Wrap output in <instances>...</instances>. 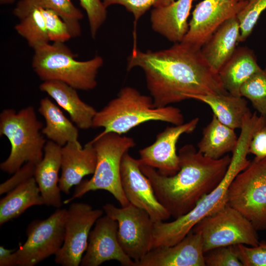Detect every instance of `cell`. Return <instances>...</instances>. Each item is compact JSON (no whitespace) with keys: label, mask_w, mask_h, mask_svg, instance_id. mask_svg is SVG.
I'll return each instance as SVG.
<instances>
[{"label":"cell","mask_w":266,"mask_h":266,"mask_svg":"<svg viewBox=\"0 0 266 266\" xmlns=\"http://www.w3.org/2000/svg\"><path fill=\"white\" fill-rule=\"evenodd\" d=\"M249 153L259 159L266 157V125L256 132L250 142Z\"/></svg>","instance_id":"38"},{"label":"cell","mask_w":266,"mask_h":266,"mask_svg":"<svg viewBox=\"0 0 266 266\" xmlns=\"http://www.w3.org/2000/svg\"><path fill=\"white\" fill-rule=\"evenodd\" d=\"M44 204L36 182L33 177L20 184L0 200V225L18 217L28 208Z\"/></svg>","instance_id":"26"},{"label":"cell","mask_w":266,"mask_h":266,"mask_svg":"<svg viewBox=\"0 0 266 266\" xmlns=\"http://www.w3.org/2000/svg\"><path fill=\"white\" fill-rule=\"evenodd\" d=\"M248 0H203L192 12L187 33L181 41L201 49L213 33L227 20L236 16Z\"/></svg>","instance_id":"13"},{"label":"cell","mask_w":266,"mask_h":266,"mask_svg":"<svg viewBox=\"0 0 266 266\" xmlns=\"http://www.w3.org/2000/svg\"><path fill=\"white\" fill-rule=\"evenodd\" d=\"M40 9L50 41L65 43L72 38L67 24L57 13L50 9Z\"/></svg>","instance_id":"32"},{"label":"cell","mask_w":266,"mask_h":266,"mask_svg":"<svg viewBox=\"0 0 266 266\" xmlns=\"http://www.w3.org/2000/svg\"><path fill=\"white\" fill-rule=\"evenodd\" d=\"M15 0H0V3L1 4H12L15 2Z\"/></svg>","instance_id":"40"},{"label":"cell","mask_w":266,"mask_h":266,"mask_svg":"<svg viewBox=\"0 0 266 266\" xmlns=\"http://www.w3.org/2000/svg\"><path fill=\"white\" fill-rule=\"evenodd\" d=\"M36 8L50 9L57 13L67 24L72 38L81 35L80 21L83 14L71 0H19L13 13L20 19Z\"/></svg>","instance_id":"28"},{"label":"cell","mask_w":266,"mask_h":266,"mask_svg":"<svg viewBox=\"0 0 266 266\" xmlns=\"http://www.w3.org/2000/svg\"><path fill=\"white\" fill-rule=\"evenodd\" d=\"M97 154L90 141L82 147L80 143L69 142L62 147L61 175L59 186L66 194L71 187L81 183L84 177L93 174L97 165Z\"/></svg>","instance_id":"18"},{"label":"cell","mask_w":266,"mask_h":266,"mask_svg":"<svg viewBox=\"0 0 266 266\" xmlns=\"http://www.w3.org/2000/svg\"><path fill=\"white\" fill-rule=\"evenodd\" d=\"M103 214L83 202L71 203L66 209L63 244L55 255V262L62 266H78L86 251L91 229Z\"/></svg>","instance_id":"12"},{"label":"cell","mask_w":266,"mask_h":266,"mask_svg":"<svg viewBox=\"0 0 266 266\" xmlns=\"http://www.w3.org/2000/svg\"><path fill=\"white\" fill-rule=\"evenodd\" d=\"M180 169L175 174H161L155 168L141 165L159 202L174 219L189 212L204 196L215 189L225 176L231 157L218 159L204 156L192 144L178 151Z\"/></svg>","instance_id":"2"},{"label":"cell","mask_w":266,"mask_h":266,"mask_svg":"<svg viewBox=\"0 0 266 266\" xmlns=\"http://www.w3.org/2000/svg\"><path fill=\"white\" fill-rule=\"evenodd\" d=\"M199 118L178 125L167 127L157 134L154 143L139 150L141 165L157 170L161 174L171 176L180 169L179 159L176 152L178 139L184 133H191L196 129Z\"/></svg>","instance_id":"15"},{"label":"cell","mask_w":266,"mask_h":266,"mask_svg":"<svg viewBox=\"0 0 266 266\" xmlns=\"http://www.w3.org/2000/svg\"><path fill=\"white\" fill-rule=\"evenodd\" d=\"M106 215L118 223V238L125 253L136 264L153 246L154 222L144 210L131 203L118 207L103 206Z\"/></svg>","instance_id":"10"},{"label":"cell","mask_w":266,"mask_h":266,"mask_svg":"<svg viewBox=\"0 0 266 266\" xmlns=\"http://www.w3.org/2000/svg\"><path fill=\"white\" fill-rule=\"evenodd\" d=\"M66 213L59 208L47 219L29 225L26 242L15 251L18 266H34L57 253L64 241Z\"/></svg>","instance_id":"11"},{"label":"cell","mask_w":266,"mask_h":266,"mask_svg":"<svg viewBox=\"0 0 266 266\" xmlns=\"http://www.w3.org/2000/svg\"><path fill=\"white\" fill-rule=\"evenodd\" d=\"M153 121L178 125L184 123V116L181 110L174 106L155 107L151 97L126 86L120 90L117 97L97 111L92 128H103L101 134L113 133L122 135L142 123Z\"/></svg>","instance_id":"4"},{"label":"cell","mask_w":266,"mask_h":266,"mask_svg":"<svg viewBox=\"0 0 266 266\" xmlns=\"http://www.w3.org/2000/svg\"><path fill=\"white\" fill-rule=\"evenodd\" d=\"M239 35L236 15L224 22L201 47L203 57L214 71L218 72L233 54Z\"/></svg>","instance_id":"22"},{"label":"cell","mask_w":266,"mask_h":266,"mask_svg":"<svg viewBox=\"0 0 266 266\" xmlns=\"http://www.w3.org/2000/svg\"><path fill=\"white\" fill-rule=\"evenodd\" d=\"M38 112L45 121L42 133L49 140L61 147L69 142L79 143L78 128L49 98L41 99Z\"/></svg>","instance_id":"24"},{"label":"cell","mask_w":266,"mask_h":266,"mask_svg":"<svg viewBox=\"0 0 266 266\" xmlns=\"http://www.w3.org/2000/svg\"><path fill=\"white\" fill-rule=\"evenodd\" d=\"M33 51L32 66L42 81H61L83 91L93 90L97 86V76L103 63L101 56L78 61L76 55L62 42L48 43Z\"/></svg>","instance_id":"5"},{"label":"cell","mask_w":266,"mask_h":266,"mask_svg":"<svg viewBox=\"0 0 266 266\" xmlns=\"http://www.w3.org/2000/svg\"><path fill=\"white\" fill-rule=\"evenodd\" d=\"M251 138L248 135H239L233 152L229 166L218 186L204 196L187 213L171 222H154L152 248L169 246L180 241L201 220L220 209L227 203L228 188L235 176L246 168L251 160L247 155Z\"/></svg>","instance_id":"3"},{"label":"cell","mask_w":266,"mask_h":266,"mask_svg":"<svg viewBox=\"0 0 266 266\" xmlns=\"http://www.w3.org/2000/svg\"><path fill=\"white\" fill-rule=\"evenodd\" d=\"M43 123L34 107L28 106L16 112L7 108L0 114V135L8 139L11 149L7 158L0 164V169L13 174L24 164L37 165L43 158L46 141L42 133Z\"/></svg>","instance_id":"6"},{"label":"cell","mask_w":266,"mask_h":266,"mask_svg":"<svg viewBox=\"0 0 266 266\" xmlns=\"http://www.w3.org/2000/svg\"><path fill=\"white\" fill-rule=\"evenodd\" d=\"M227 203L258 231L266 230V157L254 159L231 183Z\"/></svg>","instance_id":"8"},{"label":"cell","mask_w":266,"mask_h":266,"mask_svg":"<svg viewBox=\"0 0 266 266\" xmlns=\"http://www.w3.org/2000/svg\"></svg>","instance_id":"42"},{"label":"cell","mask_w":266,"mask_h":266,"mask_svg":"<svg viewBox=\"0 0 266 266\" xmlns=\"http://www.w3.org/2000/svg\"><path fill=\"white\" fill-rule=\"evenodd\" d=\"M62 147L49 140L44 148L41 161L36 165L34 178L39 189L44 204L59 208L62 205L59 186L61 167Z\"/></svg>","instance_id":"19"},{"label":"cell","mask_w":266,"mask_h":266,"mask_svg":"<svg viewBox=\"0 0 266 266\" xmlns=\"http://www.w3.org/2000/svg\"><path fill=\"white\" fill-rule=\"evenodd\" d=\"M237 140L234 130L222 123L213 114L211 121L203 130L198 150L207 157L218 159L233 153Z\"/></svg>","instance_id":"27"},{"label":"cell","mask_w":266,"mask_h":266,"mask_svg":"<svg viewBox=\"0 0 266 266\" xmlns=\"http://www.w3.org/2000/svg\"><path fill=\"white\" fill-rule=\"evenodd\" d=\"M262 69L252 50L241 47L236 48L218 73L228 92L240 96V89L243 84Z\"/></svg>","instance_id":"23"},{"label":"cell","mask_w":266,"mask_h":266,"mask_svg":"<svg viewBox=\"0 0 266 266\" xmlns=\"http://www.w3.org/2000/svg\"><path fill=\"white\" fill-rule=\"evenodd\" d=\"M35 164L28 162L15 171L12 176L0 185V195L7 193L34 176Z\"/></svg>","instance_id":"37"},{"label":"cell","mask_w":266,"mask_h":266,"mask_svg":"<svg viewBox=\"0 0 266 266\" xmlns=\"http://www.w3.org/2000/svg\"><path fill=\"white\" fill-rule=\"evenodd\" d=\"M187 98L209 105L219 121L234 130L241 128L244 117L250 111L247 101L242 97L230 94L190 95Z\"/></svg>","instance_id":"25"},{"label":"cell","mask_w":266,"mask_h":266,"mask_svg":"<svg viewBox=\"0 0 266 266\" xmlns=\"http://www.w3.org/2000/svg\"><path fill=\"white\" fill-rule=\"evenodd\" d=\"M107 8L113 4L123 6L132 13L135 24L138 20L151 7H161L166 6L175 0H102Z\"/></svg>","instance_id":"33"},{"label":"cell","mask_w":266,"mask_h":266,"mask_svg":"<svg viewBox=\"0 0 266 266\" xmlns=\"http://www.w3.org/2000/svg\"><path fill=\"white\" fill-rule=\"evenodd\" d=\"M240 95L248 99L260 115L266 116V68L262 69L243 84Z\"/></svg>","instance_id":"30"},{"label":"cell","mask_w":266,"mask_h":266,"mask_svg":"<svg viewBox=\"0 0 266 266\" xmlns=\"http://www.w3.org/2000/svg\"><path fill=\"white\" fill-rule=\"evenodd\" d=\"M266 9V0H248L237 14L240 35L238 42L244 41L251 33L262 13Z\"/></svg>","instance_id":"31"},{"label":"cell","mask_w":266,"mask_h":266,"mask_svg":"<svg viewBox=\"0 0 266 266\" xmlns=\"http://www.w3.org/2000/svg\"><path fill=\"white\" fill-rule=\"evenodd\" d=\"M140 165L139 160L133 158L128 152L124 155L120 170L124 193L130 203L146 211L154 222L165 221L171 216L157 199Z\"/></svg>","instance_id":"14"},{"label":"cell","mask_w":266,"mask_h":266,"mask_svg":"<svg viewBox=\"0 0 266 266\" xmlns=\"http://www.w3.org/2000/svg\"><path fill=\"white\" fill-rule=\"evenodd\" d=\"M192 230L201 234L204 253L221 246H255L260 242L257 231L251 223L228 203L201 220Z\"/></svg>","instance_id":"9"},{"label":"cell","mask_w":266,"mask_h":266,"mask_svg":"<svg viewBox=\"0 0 266 266\" xmlns=\"http://www.w3.org/2000/svg\"><path fill=\"white\" fill-rule=\"evenodd\" d=\"M194 0H176L153 8L150 20L153 30L171 42H181L189 29L187 20Z\"/></svg>","instance_id":"21"},{"label":"cell","mask_w":266,"mask_h":266,"mask_svg":"<svg viewBox=\"0 0 266 266\" xmlns=\"http://www.w3.org/2000/svg\"><path fill=\"white\" fill-rule=\"evenodd\" d=\"M15 249H8L3 246H0V266H16L17 259Z\"/></svg>","instance_id":"39"},{"label":"cell","mask_w":266,"mask_h":266,"mask_svg":"<svg viewBox=\"0 0 266 266\" xmlns=\"http://www.w3.org/2000/svg\"><path fill=\"white\" fill-rule=\"evenodd\" d=\"M39 89L68 113L71 121L78 128L88 130L92 128L97 111L80 98L76 89L56 80L43 81L39 85Z\"/></svg>","instance_id":"20"},{"label":"cell","mask_w":266,"mask_h":266,"mask_svg":"<svg viewBox=\"0 0 266 266\" xmlns=\"http://www.w3.org/2000/svg\"><path fill=\"white\" fill-rule=\"evenodd\" d=\"M234 252L243 266H266V241L262 240L255 246L244 244L233 245Z\"/></svg>","instance_id":"34"},{"label":"cell","mask_w":266,"mask_h":266,"mask_svg":"<svg viewBox=\"0 0 266 266\" xmlns=\"http://www.w3.org/2000/svg\"><path fill=\"white\" fill-rule=\"evenodd\" d=\"M134 67L143 71L155 107L181 102L190 95L229 94L200 49L182 42L157 51L133 47L127 69Z\"/></svg>","instance_id":"1"},{"label":"cell","mask_w":266,"mask_h":266,"mask_svg":"<svg viewBox=\"0 0 266 266\" xmlns=\"http://www.w3.org/2000/svg\"><path fill=\"white\" fill-rule=\"evenodd\" d=\"M201 234L191 230L180 241L152 248L135 266H205Z\"/></svg>","instance_id":"17"},{"label":"cell","mask_w":266,"mask_h":266,"mask_svg":"<svg viewBox=\"0 0 266 266\" xmlns=\"http://www.w3.org/2000/svg\"></svg>","instance_id":"41"},{"label":"cell","mask_w":266,"mask_h":266,"mask_svg":"<svg viewBox=\"0 0 266 266\" xmlns=\"http://www.w3.org/2000/svg\"><path fill=\"white\" fill-rule=\"evenodd\" d=\"M97 154V165L91 178L81 181L72 196L65 200L67 203L80 198L88 192L105 190L110 193L121 206L130 202L123 190L121 180V165L124 155L135 145L132 137L113 133H99L91 141Z\"/></svg>","instance_id":"7"},{"label":"cell","mask_w":266,"mask_h":266,"mask_svg":"<svg viewBox=\"0 0 266 266\" xmlns=\"http://www.w3.org/2000/svg\"><path fill=\"white\" fill-rule=\"evenodd\" d=\"M82 8L85 11L89 25L91 34L94 38L100 28L105 21L106 8L102 0H78Z\"/></svg>","instance_id":"35"},{"label":"cell","mask_w":266,"mask_h":266,"mask_svg":"<svg viewBox=\"0 0 266 266\" xmlns=\"http://www.w3.org/2000/svg\"><path fill=\"white\" fill-rule=\"evenodd\" d=\"M14 29L33 50L50 41L40 8L33 9L20 19Z\"/></svg>","instance_id":"29"},{"label":"cell","mask_w":266,"mask_h":266,"mask_svg":"<svg viewBox=\"0 0 266 266\" xmlns=\"http://www.w3.org/2000/svg\"><path fill=\"white\" fill-rule=\"evenodd\" d=\"M205 266H243L237 258L233 245L221 246L204 253Z\"/></svg>","instance_id":"36"},{"label":"cell","mask_w":266,"mask_h":266,"mask_svg":"<svg viewBox=\"0 0 266 266\" xmlns=\"http://www.w3.org/2000/svg\"><path fill=\"white\" fill-rule=\"evenodd\" d=\"M117 221L105 215L96 222L89 233L86 253L81 266H99L111 260L123 266H135V262L124 251L118 238Z\"/></svg>","instance_id":"16"}]
</instances>
